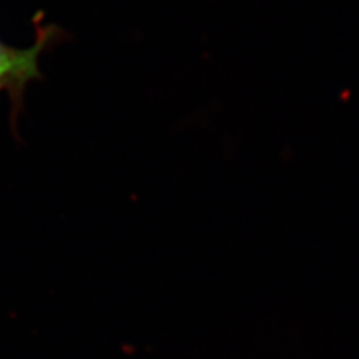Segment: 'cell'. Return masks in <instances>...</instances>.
Here are the masks:
<instances>
[{"mask_svg":"<svg viewBox=\"0 0 359 359\" xmlns=\"http://www.w3.org/2000/svg\"><path fill=\"white\" fill-rule=\"evenodd\" d=\"M63 39H69V35L50 25L38 26V39L30 48H14L0 41V90H6L11 95L15 111L20 109L27 84L42 78L39 67L42 53Z\"/></svg>","mask_w":359,"mask_h":359,"instance_id":"obj_1","label":"cell"}]
</instances>
